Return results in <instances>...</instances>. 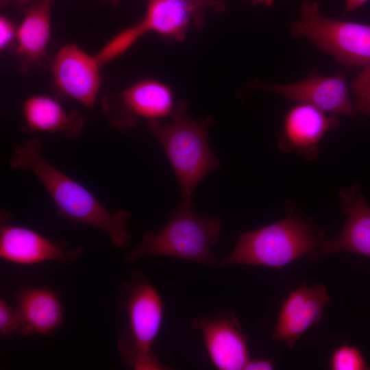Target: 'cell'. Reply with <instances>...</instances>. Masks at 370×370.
<instances>
[{
  "mask_svg": "<svg viewBox=\"0 0 370 370\" xmlns=\"http://www.w3.org/2000/svg\"><path fill=\"white\" fill-rule=\"evenodd\" d=\"M32 0H0L1 8H5L9 5H14V7L22 14H25L29 8Z\"/></svg>",
  "mask_w": 370,
  "mask_h": 370,
  "instance_id": "obj_26",
  "label": "cell"
},
{
  "mask_svg": "<svg viewBox=\"0 0 370 370\" xmlns=\"http://www.w3.org/2000/svg\"><path fill=\"white\" fill-rule=\"evenodd\" d=\"M17 27L14 23L4 16L0 18V48L4 50L9 46H13L16 40ZM12 48V47H11Z\"/></svg>",
  "mask_w": 370,
  "mask_h": 370,
  "instance_id": "obj_23",
  "label": "cell"
},
{
  "mask_svg": "<svg viewBox=\"0 0 370 370\" xmlns=\"http://www.w3.org/2000/svg\"><path fill=\"white\" fill-rule=\"evenodd\" d=\"M338 125L335 116L308 104L299 103L286 114L278 141L282 150L295 151L306 158H313L323 136Z\"/></svg>",
  "mask_w": 370,
  "mask_h": 370,
  "instance_id": "obj_15",
  "label": "cell"
},
{
  "mask_svg": "<svg viewBox=\"0 0 370 370\" xmlns=\"http://www.w3.org/2000/svg\"><path fill=\"white\" fill-rule=\"evenodd\" d=\"M330 367L334 370L368 369L361 351L354 346L343 345L332 354Z\"/></svg>",
  "mask_w": 370,
  "mask_h": 370,
  "instance_id": "obj_20",
  "label": "cell"
},
{
  "mask_svg": "<svg viewBox=\"0 0 370 370\" xmlns=\"http://www.w3.org/2000/svg\"><path fill=\"white\" fill-rule=\"evenodd\" d=\"M343 208L347 219L341 234L332 241H323L324 254L349 251L370 258V208L358 185L341 191Z\"/></svg>",
  "mask_w": 370,
  "mask_h": 370,
  "instance_id": "obj_17",
  "label": "cell"
},
{
  "mask_svg": "<svg viewBox=\"0 0 370 370\" xmlns=\"http://www.w3.org/2000/svg\"><path fill=\"white\" fill-rule=\"evenodd\" d=\"M15 308L25 337L51 335L64 321V307L58 293L48 286H21L15 294Z\"/></svg>",
  "mask_w": 370,
  "mask_h": 370,
  "instance_id": "obj_14",
  "label": "cell"
},
{
  "mask_svg": "<svg viewBox=\"0 0 370 370\" xmlns=\"http://www.w3.org/2000/svg\"><path fill=\"white\" fill-rule=\"evenodd\" d=\"M300 10L301 18L291 25L293 36L305 38L346 66L370 64L369 25L327 17L317 1H305Z\"/></svg>",
  "mask_w": 370,
  "mask_h": 370,
  "instance_id": "obj_6",
  "label": "cell"
},
{
  "mask_svg": "<svg viewBox=\"0 0 370 370\" xmlns=\"http://www.w3.org/2000/svg\"><path fill=\"white\" fill-rule=\"evenodd\" d=\"M20 318L15 306L10 305L4 299H0V334L10 338L20 332Z\"/></svg>",
  "mask_w": 370,
  "mask_h": 370,
  "instance_id": "obj_22",
  "label": "cell"
},
{
  "mask_svg": "<svg viewBox=\"0 0 370 370\" xmlns=\"http://www.w3.org/2000/svg\"><path fill=\"white\" fill-rule=\"evenodd\" d=\"M1 219L0 258L5 262L23 266L56 261L72 264L84 254V247H69L63 241H51L37 231L12 225Z\"/></svg>",
  "mask_w": 370,
  "mask_h": 370,
  "instance_id": "obj_8",
  "label": "cell"
},
{
  "mask_svg": "<svg viewBox=\"0 0 370 370\" xmlns=\"http://www.w3.org/2000/svg\"><path fill=\"white\" fill-rule=\"evenodd\" d=\"M101 67L95 56H91L74 44L63 46L51 64L56 90L92 108L99 92Z\"/></svg>",
  "mask_w": 370,
  "mask_h": 370,
  "instance_id": "obj_9",
  "label": "cell"
},
{
  "mask_svg": "<svg viewBox=\"0 0 370 370\" xmlns=\"http://www.w3.org/2000/svg\"><path fill=\"white\" fill-rule=\"evenodd\" d=\"M25 133H62L68 140L77 138L84 125L83 116L77 110L67 111L60 102L48 95L29 97L22 107Z\"/></svg>",
  "mask_w": 370,
  "mask_h": 370,
  "instance_id": "obj_16",
  "label": "cell"
},
{
  "mask_svg": "<svg viewBox=\"0 0 370 370\" xmlns=\"http://www.w3.org/2000/svg\"><path fill=\"white\" fill-rule=\"evenodd\" d=\"M323 242L306 222L290 216L240 235L234 250L219 267L243 264L281 269L301 256L317 258Z\"/></svg>",
  "mask_w": 370,
  "mask_h": 370,
  "instance_id": "obj_5",
  "label": "cell"
},
{
  "mask_svg": "<svg viewBox=\"0 0 370 370\" xmlns=\"http://www.w3.org/2000/svg\"><path fill=\"white\" fill-rule=\"evenodd\" d=\"M273 369V362L267 359H249L244 368L245 370H271Z\"/></svg>",
  "mask_w": 370,
  "mask_h": 370,
  "instance_id": "obj_25",
  "label": "cell"
},
{
  "mask_svg": "<svg viewBox=\"0 0 370 370\" xmlns=\"http://www.w3.org/2000/svg\"><path fill=\"white\" fill-rule=\"evenodd\" d=\"M187 108L186 101H179L170 114L171 123L149 120L147 127L165 151L180 184L183 201H192L199 182L208 173L219 169L221 164L207 141L212 117L208 116L197 121L188 114Z\"/></svg>",
  "mask_w": 370,
  "mask_h": 370,
  "instance_id": "obj_3",
  "label": "cell"
},
{
  "mask_svg": "<svg viewBox=\"0 0 370 370\" xmlns=\"http://www.w3.org/2000/svg\"><path fill=\"white\" fill-rule=\"evenodd\" d=\"M102 106L112 126L125 130L134 127L139 118L158 120L171 114L175 103L166 85L144 79L126 88L118 97H105Z\"/></svg>",
  "mask_w": 370,
  "mask_h": 370,
  "instance_id": "obj_7",
  "label": "cell"
},
{
  "mask_svg": "<svg viewBox=\"0 0 370 370\" xmlns=\"http://www.w3.org/2000/svg\"><path fill=\"white\" fill-rule=\"evenodd\" d=\"M330 297L325 286L302 285L284 301L272 335L273 339L295 346L301 336L321 319Z\"/></svg>",
  "mask_w": 370,
  "mask_h": 370,
  "instance_id": "obj_12",
  "label": "cell"
},
{
  "mask_svg": "<svg viewBox=\"0 0 370 370\" xmlns=\"http://www.w3.org/2000/svg\"><path fill=\"white\" fill-rule=\"evenodd\" d=\"M55 0H32L17 27L12 53L21 74L41 66L51 40V8Z\"/></svg>",
  "mask_w": 370,
  "mask_h": 370,
  "instance_id": "obj_13",
  "label": "cell"
},
{
  "mask_svg": "<svg viewBox=\"0 0 370 370\" xmlns=\"http://www.w3.org/2000/svg\"><path fill=\"white\" fill-rule=\"evenodd\" d=\"M221 228L219 217L201 216L193 210L192 201H183L161 230L146 232L123 259L130 262L144 256H166L212 267L217 260L211 247L219 242Z\"/></svg>",
  "mask_w": 370,
  "mask_h": 370,
  "instance_id": "obj_4",
  "label": "cell"
},
{
  "mask_svg": "<svg viewBox=\"0 0 370 370\" xmlns=\"http://www.w3.org/2000/svg\"><path fill=\"white\" fill-rule=\"evenodd\" d=\"M351 88L355 97L356 108L370 115V64L364 66L361 73L352 82Z\"/></svg>",
  "mask_w": 370,
  "mask_h": 370,
  "instance_id": "obj_21",
  "label": "cell"
},
{
  "mask_svg": "<svg viewBox=\"0 0 370 370\" xmlns=\"http://www.w3.org/2000/svg\"><path fill=\"white\" fill-rule=\"evenodd\" d=\"M369 0H345L347 12L356 10L366 3Z\"/></svg>",
  "mask_w": 370,
  "mask_h": 370,
  "instance_id": "obj_27",
  "label": "cell"
},
{
  "mask_svg": "<svg viewBox=\"0 0 370 370\" xmlns=\"http://www.w3.org/2000/svg\"><path fill=\"white\" fill-rule=\"evenodd\" d=\"M194 3L200 20L204 23V10L211 8L214 11L222 13L225 10V3L221 0H191Z\"/></svg>",
  "mask_w": 370,
  "mask_h": 370,
  "instance_id": "obj_24",
  "label": "cell"
},
{
  "mask_svg": "<svg viewBox=\"0 0 370 370\" xmlns=\"http://www.w3.org/2000/svg\"><path fill=\"white\" fill-rule=\"evenodd\" d=\"M141 21L147 32L177 42L185 38L190 23L199 30L204 25L191 0H147Z\"/></svg>",
  "mask_w": 370,
  "mask_h": 370,
  "instance_id": "obj_18",
  "label": "cell"
},
{
  "mask_svg": "<svg viewBox=\"0 0 370 370\" xmlns=\"http://www.w3.org/2000/svg\"><path fill=\"white\" fill-rule=\"evenodd\" d=\"M102 1L106 4L110 3L111 5L116 6L121 3V0H102Z\"/></svg>",
  "mask_w": 370,
  "mask_h": 370,
  "instance_id": "obj_28",
  "label": "cell"
},
{
  "mask_svg": "<svg viewBox=\"0 0 370 370\" xmlns=\"http://www.w3.org/2000/svg\"><path fill=\"white\" fill-rule=\"evenodd\" d=\"M141 20L113 38L95 56L101 66L128 49L138 38L147 33Z\"/></svg>",
  "mask_w": 370,
  "mask_h": 370,
  "instance_id": "obj_19",
  "label": "cell"
},
{
  "mask_svg": "<svg viewBox=\"0 0 370 370\" xmlns=\"http://www.w3.org/2000/svg\"><path fill=\"white\" fill-rule=\"evenodd\" d=\"M258 89L276 93L286 99L312 106L324 112L355 116L345 75H311L304 80L283 84H270L256 81Z\"/></svg>",
  "mask_w": 370,
  "mask_h": 370,
  "instance_id": "obj_11",
  "label": "cell"
},
{
  "mask_svg": "<svg viewBox=\"0 0 370 370\" xmlns=\"http://www.w3.org/2000/svg\"><path fill=\"white\" fill-rule=\"evenodd\" d=\"M192 328L200 330L210 360L220 370L244 369L249 361L245 335L234 311L195 318Z\"/></svg>",
  "mask_w": 370,
  "mask_h": 370,
  "instance_id": "obj_10",
  "label": "cell"
},
{
  "mask_svg": "<svg viewBox=\"0 0 370 370\" xmlns=\"http://www.w3.org/2000/svg\"><path fill=\"white\" fill-rule=\"evenodd\" d=\"M119 308L127 317L118 340L124 362L136 370H167L155 354L153 345L161 328L164 306L149 278L134 270L119 287Z\"/></svg>",
  "mask_w": 370,
  "mask_h": 370,
  "instance_id": "obj_2",
  "label": "cell"
},
{
  "mask_svg": "<svg viewBox=\"0 0 370 370\" xmlns=\"http://www.w3.org/2000/svg\"><path fill=\"white\" fill-rule=\"evenodd\" d=\"M9 165L13 169L29 170L34 173L53 200L59 217L104 231L115 247H125L130 241V212L125 210L110 212L87 188L43 157L39 139L30 138L16 145Z\"/></svg>",
  "mask_w": 370,
  "mask_h": 370,
  "instance_id": "obj_1",
  "label": "cell"
}]
</instances>
